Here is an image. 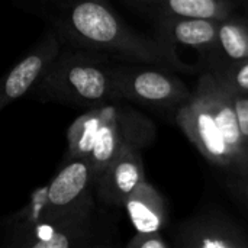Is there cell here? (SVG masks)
<instances>
[{
	"instance_id": "ba28073f",
	"label": "cell",
	"mask_w": 248,
	"mask_h": 248,
	"mask_svg": "<svg viewBox=\"0 0 248 248\" xmlns=\"http://www.w3.org/2000/svg\"><path fill=\"white\" fill-rule=\"evenodd\" d=\"M176 246L182 248H248V232L219 212H201L179 225Z\"/></svg>"
},
{
	"instance_id": "8fae6325",
	"label": "cell",
	"mask_w": 248,
	"mask_h": 248,
	"mask_svg": "<svg viewBox=\"0 0 248 248\" xmlns=\"http://www.w3.org/2000/svg\"><path fill=\"white\" fill-rule=\"evenodd\" d=\"M218 25L219 20L217 19L158 17V39L171 49L173 55L174 49L186 48L211 60L217 44Z\"/></svg>"
},
{
	"instance_id": "7c38bea8",
	"label": "cell",
	"mask_w": 248,
	"mask_h": 248,
	"mask_svg": "<svg viewBox=\"0 0 248 248\" xmlns=\"http://www.w3.org/2000/svg\"><path fill=\"white\" fill-rule=\"evenodd\" d=\"M124 208L138 232L161 231L166 225V202L160 192L147 180L141 182L125 199Z\"/></svg>"
},
{
	"instance_id": "5b68a950",
	"label": "cell",
	"mask_w": 248,
	"mask_h": 248,
	"mask_svg": "<svg viewBox=\"0 0 248 248\" xmlns=\"http://www.w3.org/2000/svg\"><path fill=\"white\" fill-rule=\"evenodd\" d=\"M103 110V122L90 153L94 180L124 147L132 145L141 150L155 135V128L151 121L134 109L105 103Z\"/></svg>"
},
{
	"instance_id": "277c9868",
	"label": "cell",
	"mask_w": 248,
	"mask_h": 248,
	"mask_svg": "<svg viewBox=\"0 0 248 248\" xmlns=\"http://www.w3.org/2000/svg\"><path fill=\"white\" fill-rule=\"evenodd\" d=\"M112 73L113 67L99 58L84 54H58L35 86L45 97L99 106L118 100Z\"/></svg>"
},
{
	"instance_id": "5bb4252c",
	"label": "cell",
	"mask_w": 248,
	"mask_h": 248,
	"mask_svg": "<svg viewBox=\"0 0 248 248\" xmlns=\"http://www.w3.org/2000/svg\"><path fill=\"white\" fill-rule=\"evenodd\" d=\"M243 60H248V19L231 13L219 20L217 44L211 58L214 61L212 70Z\"/></svg>"
},
{
	"instance_id": "9a60e30c",
	"label": "cell",
	"mask_w": 248,
	"mask_h": 248,
	"mask_svg": "<svg viewBox=\"0 0 248 248\" xmlns=\"http://www.w3.org/2000/svg\"><path fill=\"white\" fill-rule=\"evenodd\" d=\"M105 105V103H103ZM103 105L94 106L84 115L78 116L68 128V153L70 157L90 158V153L103 122L105 110Z\"/></svg>"
},
{
	"instance_id": "8992f818",
	"label": "cell",
	"mask_w": 248,
	"mask_h": 248,
	"mask_svg": "<svg viewBox=\"0 0 248 248\" xmlns=\"http://www.w3.org/2000/svg\"><path fill=\"white\" fill-rule=\"evenodd\" d=\"M116 99L151 108L177 109L190 96L187 86L174 74L158 68L113 67Z\"/></svg>"
},
{
	"instance_id": "52a82bcc",
	"label": "cell",
	"mask_w": 248,
	"mask_h": 248,
	"mask_svg": "<svg viewBox=\"0 0 248 248\" xmlns=\"http://www.w3.org/2000/svg\"><path fill=\"white\" fill-rule=\"evenodd\" d=\"M4 225L7 230V246L12 247H89L93 238L92 222L42 221L15 214Z\"/></svg>"
},
{
	"instance_id": "6da1fadb",
	"label": "cell",
	"mask_w": 248,
	"mask_h": 248,
	"mask_svg": "<svg viewBox=\"0 0 248 248\" xmlns=\"http://www.w3.org/2000/svg\"><path fill=\"white\" fill-rule=\"evenodd\" d=\"M176 122L209 163L237 177L248 176V147L231 92L215 74L201 76L189 99L176 109Z\"/></svg>"
},
{
	"instance_id": "30bf717a",
	"label": "cell",
	"mask_w": 248,
	"mask_h": 248,
	"mask_svg": "<svg viewBox=\"0 0 248 248\" xmlns=\"http://www.w3.org/2000/svg\"><path fill=\"white\" fill-rule=\"evenodd\" d=\"M58 54V39L54 35H48L9 73H6L0 78V110L35 87L39 77Z\"/></svg>"
},
{
	"instance_id": "d6986e66",
	"label": "cell",
	"mask_w": 248,
	"mask_h": 248,
	"mask_svg": "<svg viewBox=\"0 0 248 248\" xmlns=\"http://www.w3.org/2000/svg\"><path fill=\"white\" fill-rule=\"evenodd\" d=\"M232 190L240 196V199L248 203V176L237 177V180L232 183Z\"/></svg>"
},
{
	"instance_id": "2e32d148",
	"label": "cell",
	"mask_w": 248,
	"mask_h": 248,
	"mask_svg": "<svg viewBox=\"0 0 248 248\" xmlns=\"http://www.w3.org/2000/svg\"><path fill=\"white\" fill-rule=\"evenodd\" d=\"M231 92L248 94V60L237 61L219 67L217 70H211Z\"/></svg>"
},
{
	"instance_id": "9c48e42d",
	"label": "cell",
	"mask_w": 248,
	"mask_h": 248,
	"mask_svg": "<svg viewBox=\"0 0 248 248\" xmlns=\"http://www.w3.org/2000/svg\"><path fill=\"white\" fill-rule=\"evenodd\" d=\"M145 180L141 151L137 147H124L94 180V190L100 202L110 206H124L129 193Z\"/></svg>"
},
{
	"instance_id": "ac0fdd59",
	"label": "cell",
	"mask_w": 248,
	"mask_h": 248,
	"mask_svg": "<svg viewBox=\"0 0 248 248\" xmlns=\"http://www.w3.org/2000/svg\"><path fill=\"white\" fill-rule=\"evenodd\" d=\"M231 97H232V105H234V110L237 115L240 132L248 147V94L231 92Z\"/></svg>"
},
{
	"instance_id": "e0dca14e",
	"label": "cell",
	"mask_w": 248,
	"mask_h": 248,
	"mask_svg": "<svg viewBox=\"0 0 248 248\" xmlns=\"http://www.w3.org/2000/svg\"><path fill=\"white\" fill-rule=\"evenodd\" d=\"M170 243L163 237L160 231L154 232H135V235L126 243V248H169Z\"/></svg>"
},
{
	"instance_id": "3957f363",
	"label": "cell",
	"mask_w": 248,
	"mask_h": 248,
	"mask_svg": "<svg viewBox=\"0 0 248 248\" xmlns=\"http://www.w3.org/2000/svg\"><path fill=\"white\" fill-rule=\"evenodd\" d=\"M94 174L90 158L70 157L55 177L38 189L17 214L31 219L92 222Z\"/></svg>"
},
{
	"instance_id": "4fadbf2b",
	"label": "cell",
	"mask_w": 248,
	"mask_h": 248,
	"mask_svg": "<svg viewBox=\"0 0 248 248\" xmlns=\"http://www.w3.org/2000/svg\"><path fill=\"white\" fill-rule=\"evenodd\" d=\"M158 17H196L221 20L232 13L231 0H134Z\"/></svg>"
},
{
	"instance_id": "7a4b0ae2",
	"label": "cell",
	"mask_w": 248,
	"mask_h": 248,
	"mask_svg": "<svg viewBox=\"0 0 248 248\" xmlns=\"http://www.w3.org/2000/svg\"><path fill=\"white\" fill-rule=\"evenodd\" d=\"M64 23L78 42L92 48L179 68L171 49L164 42L135 32L105 0H73L67 7Z\"/></svg>"
}]
</instances>
